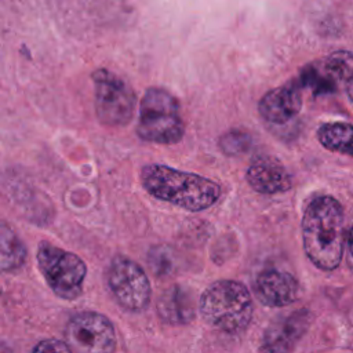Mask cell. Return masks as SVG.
Instances as JSON below:
<instances>
[{
  "mask_svg": "<svg viewBox=\"0 0 353 353\" xmlns=\"http://www.w3.org/2000/svg\"><path fill=\"white\" fill-rule=\"evenodd\" d=\"M252 139L243 130H229L219 138V149L226 156H239L251 148Z\"/></svg>",
  "mask_w": 353,
  "mask_h": 353,
  "instance_id": "cell-18",
  "label": "cell"
},
{
  "mask_svg": "<svg viewBox=\"0 0 353 353\" xmlns=\"http://www.w3.org/2000/svg\"><path fill=\"white\" fill-rule=\"evenodd\" d=\"M346 92H347L350 101L353 102V74H352L350 79L346 81Z\"/></svg>",
  "mask_w": 353,
  "mask_h": 353,
  "instance_id": "cell-22",
  "label": "cell"
},
{
  "mask_svg": "<svg viewBox=\"0 0 353 353\" xmlns=\"http://www.w3.org/2000/svg\"><path fill=\"white\" fill-rule=\"evenodd\" d=\"M199 310L208 325L233 335L250 325L254 303L250 291L243 283L218 280L201 294Z\"/></svg>",
  "mask_w": 353,
  "mask_h": 353,
  "instance_id": "cell-3",
  "label": "cell"
},
{
  "mask_svg": "<svg viewBox=\"0 0 353 353\" xmlns=\"http://www.w3.org/2000/svg\"><path fill=\"white\" fill-rule=\"evenodd\" d=\"M302 108V85L291 80L268 91L258 103L259 116L272 124H285L295 119Z\"/></svg>",
  "mask_w": 353,
  "mask_h": 353,
  "instance_id": "cell-9",
  "label": "cell"
},
{
  "mask_svg": "<svg viewBox=\"0 0 353 353\" xmlns=\"http://www.w3.org/2000/svg\"><path fill=\"white\" fill-rule=\"evenodd\" d=\"M148 262L149 266L152 269V272L157 276H164L167 273L171 272L172 268V258L170 251L163 247V245H157L153 247L149 254H148Z\"/></svg>",
  "mask_w": 353,
  "mask_h": 353,
  "instance_id": "cell-19",
  "label": "cell"
},
{
  "mask_svg": "<svg viewBox=\"0 0 353 353\" xmlns=\"http://www.w3.org/2000/svg\"><path fill=\"white\" fill-rule=\"evenodd\" d=\"M310 323V313L307 310L294 312L274 324H272L265 335L261 350L266 352H287L301 339Z\"/></svg>",
  "mask_w": 353,
  "mask_h": 353,
  "instance_id": "cell-12",
  "label": "cell"
},
{
  "mask_svg": "<svg viewBox=\"0 0 353 353\" xmlns=\"http://www.w3.org/2000/svg\"><path fill=\"white\" fill-rule=\"evenodd\" d=\"M28 258V250L19 234L6 221L0 219V273L21 269Z\"/></svg>",
  "mask_w": 353,
  "mask_h": 353,
  "instance_id": "cell-14",
  "label": "cell"
},
{
  "mask_svg": "<svg viewBox=\"0 0 353 353\" xmlns=\"http://www.w3.org/2000/svg\"><path fill=\"white\" fill-rule=\"evenodd\" d=\"M345 243L347 244V252H349V262L353 268V222L350 223L347 233L345 234Z\"/></svg>",
  "mask_w": 353,
  "mask_h": 353,
  "instance_id": "cell-21",
  "label": "cell"
},
{
  "mask_svg": "<svg viewBox=\"0 0 353 353\" xmlns=\"http://www.w3.org/2000/svg\"><path fill=\"white\" fill-rule=\"evenodd\" d=\"M36 261L46 283L58 298L74 301L83 294L87 266L77 254L41 241Z\"/></svg>",
  "mask_w": 353,
  "mask_h": 353,
  "instance_id": "cell-5",
  "label": "cell"
},
{
  "mask_svg": "<svg viewBox=\"0 0 353 353\" xmlns=\"http://www.w3.org/2000/svg\"><path fill=\"white\" fill-rule=\"evenodd\" d=\"M0 350H3V347H1V346H0Z\"/></svg>",
  "mask_w": 353,
  "mask_h": 353,
  "instance_id": "cell-23",
  "label": "cell"
},
{
  "mask_svg": "<svg viewBox=\"0 0 353 353\" xmlns=\"http://www.w3.org/2000/svg\"><path fill=\"white\" fill-rule=\"evenodd\" d=\"M254 291L259 302L269 307H284L298 298V280L280 269H265L255 277Z\"/></svg>",
  "mask_w": 353,
  "mask_h": 353,
  "instance_id": "cell-10",
  "label": "cell"
},
{
  "mask_svg": "<svg viewBox=\"0 0 353 353\" xmlns=\"http://www.w3.org/2000/svg\"><path fill=\"white\" fill-rule=\"evenodd\" d=\"M91 77L98 120L108 127L127 125L132 120L137 108V97L132 88L108 69H97Z\"/></svg>",
  "mask_w": 353,
  "mask_h": 353,
  "instance_id": "cell-6",
  "label": "cell"
},
{
  "mask_svg": "<svg viewBox=\"0 0 353 353\" xmlns=\"http://www.w3.org/2000/svg\"><path fill=\"white\" fill-rule=\"evenodd\" d=\"M106 285L120 307L131 313L143 312L152 298L149 277L135 261L116 255L112 258L106 274Z\"/></svg>",
  "mask_w": 353,
  "mask_h": 353,
  "instance_id": "cell-7",
  "label": "cell"
},
{
  "mask_svg": "<svg viewBox=\"0 0 353 353\" xmlns=\"http://www.w3.org/2000/svg\"><path fill=\"white\" fill-rule=\"evenodd\" d=\"M33 352H72L65 341L44 339L33 346Z\"/></svg>",
  "mask_w": 353,
  "mask_h": 353,
  "instance_id": "cell-20",
  "label": "cell"
},
{
  "mask_svg": "<svg viewBox=\"0 0 353 353\" xmlns=\"http://www.w3.org/2000/svg\"><path fill=\"white\" fill-rule=\"evenodd\" d=\"M298 81L302 87L310 88L314 95L332 94L339 87V84L324 70L320 61L306 65L301 70Z\"/></svg>",
  "mask_w": 353,
  "mask_h": 353,
  "instance_id": "cell-16",
  "label": "cell"
},
{
  "mask_svg": "<svg viewBox=\"0 0 353 353\" xmlns=\"http://www.w3.org/2000/svg\"><path fill=\"white\" fill-rule=\"evenodd\" d=\"M324 70L338 83H346L353 74V54L345 50L334 51L320 61Z\"/></svg>",
  "mask_w": 353,
  "mask_h": 353,
  "instance_id": "cell-17",
  "label": "cell"
},
{
  "mask_svg": "<svg viewBox=\"0 0 353 353\" xmlns=\"http://www.w3.org/2000/svg\"><path fill=\"white\" fill-rule=\"evenodd\" d=\"M194 310L192 292L178 284L167 288L157 301V314L167 324H186L194 319Z\"/></svg>",
  "mask_w": 353,
  "mask_h": 353,
  "instance_id": "cell-13",
  "label": "cell"
},
{
  "mask_svg": "<svg viewBox=\"0 0 353 353\" xmlns=\"http://www.w3.org/2000/svg\"><path fill=\"white\" fill-rule=\"evenodd\" d=\"M66 343L72 352L110 353L116 350V331L102 313L84 310L73 314L65 328Z\"/></svg>",
  "mask_w": 353,
  "mask_h": 353,
  "instance_id": "cell-8",
  "label": "cell"
},
{
  "mask_svg": "<svg viewBox=\"0 0 353 353\" xmlns=\"http://www.w3.org/2000/svg\"><path fill=\"white\" fill-rule=\"evenodd\" d=\"M141 182L154 199L190 212L212 207L222 194L215 181L164 164L145 165L141 171Z\"/></svg>",
  "mask_w": 353,
  "mask_h": 353,
  "instance_id": "cell-2",
  "label": "cell"
},
{
  "mask_svg": "<svg viewBox=\"0 0 353 353\" xmlns=\"http://www.w3.org/2000/svg\"><path fill=\"white\" fill-rule=\"evenodd\" d=\"M302 241L307 259L320 270L331 272L342 261L345 229L343 208L332 196H319L305 208Z\"/></svg>",
  "mask_w": 353,
  "mask_h": 353,
  "instance_id": "cell-1",
  "label": "cell"
},
{
  "mask_svg": "<svg viewBox=\"0 0 353 353\" xmlns=\"http://www.w3.org/2000/svg\"><path fill=\"white\" fill-rule=\"evenodd\" d=\"M137 134L142 141L161 145H174L183 138L181 106L171 92L159 87L145 91L139 103Z\"/></svg>",
  "mask_w": 353,
  "mask_h": 353,
  "instance_id": "cell-4",
  "label": "cell"
},
{
  "mask_svg": "<svg viewBox=\"0 0 353 353\" xmlns=\"http://www.w3.org/2000/svg\"><path fill=\"white\" fill-rule=\"evenodd\" d=\"M319 142L328 150L353 156V125L343 121L324 123L317 130Z\"/></svg>",
  "mask_w": 353,
  "mask_h": 353,
  "instance_id": "cell-15",
  "label": "cell"
},
{
  "mask_svg": "<svg viewBox=\"0 0 353 353\" xmlns=\"http://www.w3.org/2000/svg\"><path fill=\"white\" fill-rule=\"evenodd\" d=\"M248 185L261 194H277L291 189L292 179L283 164L270 157L255 159L247 172Z\"/></svg>",
  "mask_w": 353,
  "mask_h": 353,
  "instance_id": "cell-11",
  "label": "cell"
}]
</instances>
